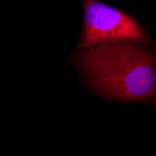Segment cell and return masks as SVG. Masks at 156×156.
Masks as SVG:
<instances>
[{
  "label": "cell",
  "instance_id": "6da1fadb",
  "mask_svg": "<svg viewBox=\"0 0 156 156\" xmlns=\"http://www.w3.org/2000/svg\"><path fill=\"white\" fill-rule=\"evenodd\" d=\"M75 63L91 86L107 97L153 102L156 58L132 43L95 45L80 49Z\"/></svg>",
  "mask_w": 156,
  "mask_h": 156
},
{
  "label": "cell",
  "instance_id": "7a4b0ae2",
  "mask_svg": "<svg viewBox=\"0 0 156 156\" xmlns=\"http://www.w3.org/2000/svg\"><path fill=\"white\" fill-rule=\"evenodd\" d=\"M122 41L148 43V37L127 14L96 0H84V25L79 49Z\"/></svg>",
  "mask_w": 156,
  "mask_h": 156
}]
</instances>
